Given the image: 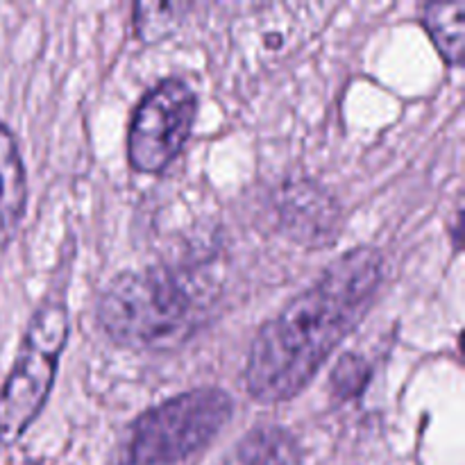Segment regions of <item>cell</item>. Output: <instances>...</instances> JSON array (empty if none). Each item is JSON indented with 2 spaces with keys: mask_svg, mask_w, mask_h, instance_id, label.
<instances>
[{
  "mask_svg": "<svg viewBox=\"0 0 465 465\" xmlns=\"http://www.w3.org/2000/svg\"><path fill=\"white\" fill-rule=\"evenodd\" d=\"M221 465H302L298 440L275 425H262L245 434Z\"/></svg>",
  "mask_w": 465,
  "mask_h": 465,
  "instance_id": "obj_8",
  "label": "cell"
},
{
  "mask_svg": "<svg viewBox=\"0 0 465 465\" xmlns=\"http://www.w3.org/2000/svg\"><path fill=\"white\" fill-rule=\"evenodd\" d=\"M186 3H139L134 7L136 32L143 41H159L171 35L189 12Z\"/></svg>",
  "mask_w": 465,
  "mask_h": 465,
  "instance_id": "obj_10",
  "label": "cell"
},
{
  "mask_svg": "<svg viewBox=\"0 0 465 465\" xmlns=\"http://www.w3.org/2000/svg\"><path fill=\"white\" fill-rule=\"evenodd\" d=\"M384 282V257L357 248L331 262L259 330L245 363V389L257 402L293 400L363 321Z\"/></svg>",
  "mask_w": 465,
  "mask_h": 465,
  "instance_id": "obj_1",
  "label": "cell"
},
{
  "mask_svg": "<svg viewBox=\"0 0 465 465\" xmlns=\"http://www.w3.org/2000/svg\"><path fill=\"white\" fill-rule=\"evenodd\" d=\"M277 212L286 232L300 243L327 245L339 230V207L322 186L313 182H295L282 189Z\"/></svg>",
  "mask_w": 465,
  "mask_h": 465,
  "instance_id": "obj_6",
  "label": "cell"
},
{
  "mask_svg": "<svg viewBox=\"0 0 465 465\" xmlns=\"http://www.w3.org/2000/svg\"><path fill=\"white\" fill-rule=\"evenodd\" d=\"M195 121V94L180 77L154 84L136 107L127 134L134 171L159 173L182 153Z\"/></svg>",
  "mask_w": 465,
  "mask_h": 465,
  "instance_id": "obj_5",
  "label": "cell"
},
{
  "mask_svg": "<svg viewBox=\"0 0 465 465\" xmlns=\"http://www.w3.org/2000/svg\"><path fill=\"white\" fill-rule=\"evenodd\" d=\"M422 25L434 39L440 57L452 66L463 62L465 48V3H430L422 9Z\"/></svg>",
  "mask_w": 465,
  "mask_h": 465,
  "instance_id": "obj_9",
  "label": "cell"
},
{
  "mask_svg": "<svg viewBox=\"0 0 465 465\" xmlns=\"http://www.w3.org/2000/svg\"><path fill=\"white\" fill-rule=\"evenodd\" d=\"M27 198L25 168L12 132L0 123V245L7 243L23 218Z\"/></svg>",
  "mask_w": 465,
  "mask_h": 465,
  "instance_id": "obj_7",
  "label": "cell"
},
{
  "mask_svg": "<svg viewBox=\"0 0 465 465\" xmlns=\"http://www.w3.org/2000/svg\"><path fill=\"white\" fill-rule=\"evenodd\" d=\"M230 395L221 389L189 391L136 418L121 465H173L212 443L232 416Z\"/></svg>",
  "mask_w": 465,
  "mask_h": 465,
  "instance_id": "obj_3",
  "label": "cell"
},
{
  "mask_svg": "<svg viewBox=\"0 0 465 465\" xmlns=\"http://www.w3.org/2000/svg\"><path fill=\"white\" fill-rule=\"evenodd\" d=\"M66 339V304L59 300H48L32 316L21 348H18L16 361L0 389V440L3 443H14L44 409Z\"/></svg>",
  "mask_w": 465,
  "mask_h": 465,
  "instance_id": "obj_4",
  "label": "cell"
},
{
  "mask_svg": "<svg viewBox=\"0 0 465 465\" xmlns=\"http://www.w3.org/2000/svg\"><path fill=\"white\" fill-rule=\"evenodd\" d=\"M207 291L173 268L127 271L98 300V322L121 348L166 350L184 343L207 316Z\"/></svg>",
  "mask_w": 465,
  "mask_h": 465,
  "instance_id": "obj_2",
  "label": "cell"
},
{
  "mask_svg": "<svg viewBox=\"0 0 465 465\" xmlns=\"http://www.w3.org/2000/svg\"><path fill=\"white\" fill-rule=\"evenodd\" d=\"M368 377H371V366H368L366 359L359 357V354H343L339 366L331 372V395L341 402L354 398L368 384Z\"/></svg>",
  "mask_w": 465,
  "mask_h": 465,
  "instance_id": "obj_11",
  "label": "cell"
}]
</instances>
